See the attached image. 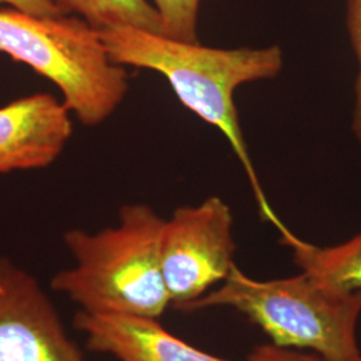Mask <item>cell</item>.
Here are the masks:
<instances>
[{
    "label": "cell",
    "instance_id": "4",
    "mask_svg": "<svg viewBox=\"0 0 361 361\" xmlns=\"http://www.w3.org/2000/svg\"><path fill=\"white\" fill-rule=\"evenodd\" d=\"M0 54L54 83L85 126L104 123L129 91V75L111 61L101 32L74 15L0 7Z\"/></svg>",
    "mask_w": 361,
    "mask_h": 361
},
{
    "label": "cell",
    "instance_id": "1",
    "mask_svg": "<svg viewBox=\"0 0 361 361\" xmlns=\"http://www.w3.org/2000/svg\"><path fill=\"white\" fill-rule=\"evenodd\" d=\"M111 61L166 78L180 104L221 131L238 158L259 212L277 229L284 224L262 192L238 119L234 92L245 83L277 77L284 65L279 46L213 49L133 27L99 31Z\"/></svg>",
    "mask_w": 361,
    "mask_h": 361
},
{
    "label": "cell",
    "instance_id": "7",
    "mask_svg": "<svg viewBox=\"0 0 361 361\" xmlns=\"http://www.w3.org/2000/svg\"><path fill=\"white\" fill-rule=\"evenodd\" d=\"M73 135L71 111L47 92L0 107V174L49 168Z\"/></svg>",
    "mask_w": 361,
    "mask_h": 361
},
{
    "label": "cell",
    "instance_id": "12",
    "mask_svg": "<svg viewBox=\"0 0 361 361\" xmlns=\"http://www.w3.org/2000/svg\"><path fill=\"white\" fill-rule=\"evenodd\" d=\"M347 26L353 51L359 63V74L355 83V107L352 116V131L361 142V0H348Z\"/></svg>",
    "mask_w": 361,
    "mask_h": 361
},
{
    "label": "cell",
    "instance_id": "9",
    "mask_svg": "<svg viewBox=\"0 0 361 361\" xmlns=\"http://www.w3.org/2000/svg\"><path fill=\"white\" fill-rule=\"evenodd\" d=\"M281 243L293 250L301 271L345 292L361 293V232L334 246L310 244L285 228Z\"/></svg>",
    "mask_w": 361,
    "mask_h": 361
},
{
    "label": "cell",
    "instance_id": "3",
    "mask_svg": "<svg viewBox=\"0 0 361 361\" xmlns=\"http://www.w3.org/2000/svg\"><path fill=\"white\" fill-rule=\"evenodd\" d=\"M212 307L241 312L277 347L313 350L326 361H348L361 353L357 341L361 293L337 289L308 271L257 281L234 265L221 288L185 310Z\"/></svg>",
    "mask_w": 361,
    "mask_h": 361
},
{
    "label": "cell",
    "instance_id": "13",
    "mask_svg": "<svg viewBox=\"0 0 361 361\" xmlns=\"http://www.w3.org/2000/svg\"><path fill=\"white\" fill-rule=\"evenodd\" d=\"M247 361H326L316 353H307L298 349L283 348L273 344L259 345L250 353ZM348 361H361V353Z\"/></svg>",
    "mask_w": 361,
    "mask_h": 361
},
{
    "label": "cell",
    "instance_id": "2",
    "mask_svg": "<svg viewBox=\"0 0 361 361\" xmlns=\"http://www.w3.org/2000/svg\"><path fill=\"white\" fill-rule=\"evenodd\" d=\"M165 219L146 204L119 212V224L97 233L73 229L63 240L75 265L51 286L83 312L158 319L170 305L161 267Z\"/></svg>",
    "mask_w": 361,
    "mask_h": 361
},
{
    "label": "cell",
    "instance_id": "14",
    "mask_svg": "<svg viewBox=\"0 0 361 361\" xmlns=\"http://www.w3.org/2000/svg\"><path fill=\"white\" fill-rule=\"evenodd\" d=\"M0 7H13L16 10L44 16L66 15L54 0H0Z\"/></svg>",
    "mask_w": 361,
    "mask_h": 361
},
{
    "label": "cell",
    "instance_id": "8",
    "mask_svg": "<svg viewBox=\"0 0 361 361\" xmlns=\"http://www.w3.org/2000/svg\"><path fill=\"white\" fill-rule=\"evenodd\" d=\"M74 324L86 335L91 350L119 361H232L194 348L153 317L80 310Z\"/></svg>",
    "mask_w": 361,
    "mask_h": 361
},
{
    "label": "cell",
    "instance_id": "11",
    "mask_svg": "<svg viewBox=\"0 0 361 361\" xmlns=\"http://www.w3.org/2000/svg\"><path fill=\"white\" fill-rule=\"evenodd\" d=\"M201 0H152L162 25V35L197 43V19Z\"/></svg>",
    "mask_w": 361,
    "mask_h": 361
},
{
    "label": "cell",
    "instance_id": "5",
    "mask_svg": "<svg viewBox=\"0 0 361 361\" xmlns=\"http://www.w3.org/2000/svg\"><path fill=\"white\" fill-rule=\"evenodd\" d=\"M232 229V210L219 197L178 207L165 219L161 267L173 308L185 310L226 280L235 265Z\"/></svg>",
    "mask_w": 361,
    "mask_h": 361
},
{
    "label": "cell",
    "instance_id": "6",
    "mask_svg": "<svg viewBox=\"0 0 361 361\" xmlns=\"http://www.w3.org/2000/svg\"><path fill=\"white\" fill-rule=\"evenodd\" d=\"M0 361H85L37 280L0 258Z\"/></svg>",
    "mask_w": 361,
    "mask_h": 361
},
{
    "label": "cell",
    "instance_id": "10",
    "mask_svg": "<svg viewBox=\"0 0 361 361\" xmlns=\"http://www.w3.org/2000/svg\"><path fill=\"white\" fill-rule=\"evenodd\" d=\"M66 15H74L98 31L133 27L162 34L159 15L149 0H54Z\"/></svg>",
    "mask_w": 361,
    "mask_h": 361
}]
</instances>
